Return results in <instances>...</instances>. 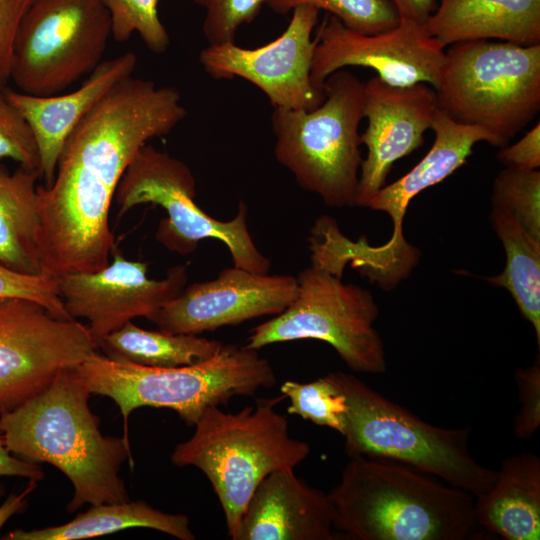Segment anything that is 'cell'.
I'll use <instances>...</instances> for the list:
<instances>
[{
	"label": "cell",
	"instance_id": "13",
	"mask_svg": "<svg viewBox=\"0 0 540 540\" xmlns=\"http://www.w3.org/2000/svg\"><path fill=\"white\" fill-rule=\"evenodd\" d=\"M430 129L435 140L428 153L404 176L382 187L367 205L390 216L393 223L390 239L375 247L361 237L350 246L354 268L385 290L395 288L407 278L420 258V251L403 234V220L411 200L461 167L476 143L492 144V137L483 128L455 122L438 107Z\"/></svg>",
	"mask_w": 540,
	"mask_h": 540
},
{
	"label": "cell",
	"instance_id": "2",
	"mask_svg": "<svg viewBox=\"0 0 540 540\" xmlns=\"http://www.w3.org/2000/svg\"><path fill=\"white\" fill-rule=\"evenodd\" d=\"M91 395L74 367L61 371L41 392L0 413L8 451L31 463H49L71 481L73 513L84 504L129 501L120 467L131 459L127 437L104 436L92 413Z\"/></svg>",
	"mask_w": 540,
	"mask_h": 540
},
{
	"label": "cell",
	"instance_id": "14",
	"mask_svg": "<svg viewBox=\"0 0 540 540\" xmlns=\"http://www.w3.org/2000/svg\"><path fill=\"white\" fill-rule=\"evenodd\" d=\"M315 38L310 77L320 90L329 75L348 66L373 69L378 78L392 86L425 83L436 89L440 83L445 48L425 24L400 18L392 29L362 34L328 14Z\"/></svg>",
	"mask_w": 540,
	"mask_h": 540
},
{
	"label": "cell",
	"instance_id": "28",
	"mask_svg": "<svg viewBox=\"0 0 540 540\" xmlns=\"http://www.w3.org/2000/svg\"><path fill=\"white\" fill-rule=\"evenodd\" d=\"M277 14H287L300 5H311L337 17L347 28L376 34L398 25L400 16L387 0H263Z\"/></svg>",
	"mask_w": 540,
	"mask_h": 540
},
{
	"label": "cell",
	"instance_id": "10",
	"mask_svg": "<svg viewBox=\"0 0 540 540\" xmlns=\"http://www.w3.org/2000/svg\"><path fill=\"white\" fill-rule=\"evenodd\" d=\"M296 280L294 300L282 313L252 328L244 346L258 350L316 339L331 345L356 372H386L384 344L373 326L379 308L371 292L312 264Z\"/></svg>",
	"mask_w": 540,
	"mask_h": 540
},
{
	"label": "cell",
	"instance_id": "22",
	"mask_svg": "<svg viewBox=\"0 0 540 540\" xmlns=\"http://www.w3.org/2000/svg\"><path fill=\"white\" fill-rule=\"evenodd\" d=\"M481 529L505 540L540 539V459L520 453L504 459L493 486L475 498Z\"/></svg>",
	"mask_w": 540,
	"mask_h": 540
},
{
	"label": "cell",
	"instance_id": "23",
	"mask_svg": "<svg viewBox=\"0 0 540 540\" xmlns=\"http://www.w3.org/2000/svg\"><path fill=\"white\" fill-rule=\"evenodd\" d=\"M38 178L21 166L13 173L0 166V264L32 276L43 275Z\"/></svg>",
	"mask_w": 540,
	"mask_h": 540
},
{
	"label": "cell",
	"instance_id": "6",
	"mask_svg": "<svg viewBox=\"0 0 540 540\" xmlns=\"http://www.w3.org/2000/svg\"><path fill=\"white\" fill-rule=\"evenodd\" d=\"M346 397L344 434L349 457L409 466L477 498L494 484L498 470L477 462L468 450L471 427L433 426L345 372L327 374Z\"/></svg>",
	"mask_w": 540,
	"mask_h": 540
},
{
	"label": "cell",
	"instance_id": "39",
	"mask_svg": "<svg viewBox=\"0 0 540 540\" xmlns=\"http://www.w3.org/2000/svg\"><path fill=\"white\" fill-rule=\"evenodd\" d=\"M36 481L30 480L26 488L18 493L11 494L0 507V529L14 514L20 513L26 507L27 496L36 488Z\"/></svg>",
	"mask_w": 540,
	"mask_h": 540
},
{
	"label": "cell",
	"instance_id": "26",
	"mask_svg": "<svg viewBox=\"0 0 540 540\" xmlns=\"http://www.w3.org/2000/svg\"><path fill=\"white\" fill-rule=\"evenodd\" d=\"M222 346L218 340L194 334L145 330L128 321L106 335L99 342L98 349L110 358L148 367L174 368L206 361Z\"/></svg>",
	"mask_w": 540,
	"mask_h": 540
},
{
	"label": "cell",
	"instance_id": "27",
	"mask_svg": "<svg viewBox=\"0 0 540 540\" xmlns=\"http://www.w3.org/2000/svg\"><path fill=\"white\" fill-rule=\"evenodd\" d=\"M280 390L290 399L288 414L300 416L316 425L344 434L346 397L328 375L308 383L287 380L283 382Z\"/></svg>",
	"mask_w": 540,
	"mask_h": 540
},
{
	"label": "cell",
	"instance_id": "29",
	"mask_svg": "<svg viewBox=\"0 0 540 540\" xmlns=\"http://www.w3.org/2000/svg\"><path fill=\"white\" fill-rule=\"evenodd\" d=\"M493 208L510 213L540 240V171L506 167L493 183Z\"/></svg>",
	"mask_w": 540,
	"mask_h": 540
},
{
	"label": "cell",
	"instance_id": "21",
	"mask_svg": "<svg viewBox=\"0 0 540 540\" xmlns=\"http://www.w3.org/2000/svg\"><path fill=\"white\" fill-rule=\"evenodd\" d=\"M445 48L472 40L540 44V0H437L426 22Z\"/></svg>",
	"mask_w": 540,
	"mask_h": 540
},
{
	"label": "cell",
	"instance_id": "20",
	"mask_svg": "<svg viewBox=\"0 0 540 540\" xmlns=\"http://www.w3.org/2000/svg\"><path fill=\"white\" fill-rule=\"evenodd\" d=\"M137 64L128 51L103 60L75 91L53 96H33L6 88L8 100L22 113L36 138L44 186L51 185L58 157L75 126L117 83L132 76Z\"/></svg>",
	"mask_w": 540,
	"mask_h": 540
},
{
	"label": "cell",
	"instance_id": "5",
	"mask_svg": "<svg viewBox=\"0 0 540 540\" xmlns=\"http://www.w3.org/2000/svg\"><path fill=\"white\" fill-rule=\"evenodd\" d=\"M91 394L111 398L125 422L140 407L172 409L189 426L205 410L235 396H250L276 382L257 350L223 344L210 359L174 368L148 367L96 351L74 367Z\"/></svg>",
	"mask_w": 540,
	"mask_h": 540
},
{
	"label": "cell",
	"instance_id": "24",
	"mask_svg": "<svg viewBox=\"0 0 540 540\" xmlns=\"http://www.w3.org/2000/svg\"><path fill=\"white\" fill-rule=\"evenodd\" d=\"M129 528H150L180 540L196 536L184 514H170L155 509L144 501H126L91 505L68 523L34 530L16 529L4 540H78L115 533Z\"/></svg>",
	"mask_w": 540,
	"mask_h": 540
},
{
	"label": "cell",
	"instance_id": "16",
	"mask_svg": "<svg viewBox=\"0 0 540 540\" xmlns=\"http://www.w3.org/2000/svg\"><path fill=\"white\" fill-rule=\"evenodd\" d=\"M112 261L94 272L57 278L58 292L72 319L84 318L97 345L109 333L137 317L146 319L176 297L187 282V266L175 265L163 279L147 276L148 263L128 260L115 246Z\"/></svg>",
	"mask_w": 540,
	"mask_h": 540
},
{
	"label": "cell",
	"instance_id": "11",
	"mask_svg": "<svg viewBox=\"0 0 540 540\" xmlns=\"http://www.w3.org/2000/svg\"><path fill=\"white\" fill-rule=\"evenodd\" d=\"M110 36L102 0H32L15 37L10 80L28 95L60 94L103 61Z\"/></svg>",
	"mask_w": 540,
	"mask_h": 540
},
{
	"label": "cell",
	"instance_id": "1",
	"mask_svg": "<svg viewBox=\"0 0 540 540\" xmlns=\"http://www.w3.org/2000/svg\"><path fill=\"white\" fill-rule=\"evenodd\" d=\"M187 116L179 91L129 76L110 89L66 138L54 179L38 186L42 274L58 278L109 264L115 237L109 211L142 146Z\"/></svg>",
	"mask_w": 540,
	"mask_h": 540
},
{
	"label": "cell",
	"instance_id": "17",
	"mask_svg": "<svg viewBox=\"0 0 540 540\" xmlns=\"http://www.w3.org/2000/svg\"><path fill=\"white\" fill-rule=\"evenodd\" d=\"M296 277L255 273L233 266L209 281L193 283L147 320L159 330L198 335L282 313L294 300Z\"/></svg>",
	"mask_w": 540,
	"mask_h": 540
},
{
	"label": "cell",
	"instance_id": "37",
	"mask_svg": "<svg viewBox=\"0 0 540 540\" xmlns=\"http://www.w3.org/2000/svg\"><path fill=\"white\" fill-rule=\"evenodd\" d=\"M2 476H18L40 481L44 478V472L38 464L24 461L11 454L0 433V477Z\"/></svg>",
	"mask_w": 540,
	"mask_h": 540
},
{
	"label": "cell",
	"instance_id": "4",
	"mask_svg": "<svg viewBox=\"0 0 540 540\" xmlns=\"http://www.w3.org/2000/svg\"><path fill=\"white\" fill-rule=\"evenodd\" d=\"M277 401L237 413L209 407L194 425L193 435L171 454L174 465L194 466L208 478L233 540L260 482L273 471L294 469L311 451L307 442L290 436L287 418L273 408Z\"/></svg>",
	"mask_w": 540,
	"mask_h": 540
},
{
	"label": "cell",
	"instance_id": "31",
	"mask_svg": "<svg viewBox=\"0 0 540 540\" xmlns=\"http://www.w3.org/2000/svg\"><path fill=\"white\" fill-rule=\"evenodd\" d=\"M12 159L41 178L39 148L33 130L0 86V160Z\"/></svg>",
	"mask_w": 540,
	"mask_h": 540
},
{
	"label": "cell",
	"instance_id": "12",
	"mask_svg": "<svg viewBox=\"0 0 540 540\" xmlns=\"http://www.w3.org/2000/svg\"><path fill=\"white\" fill-rule=\"evenodd\" d=\"M87 325L26 298H0V413L45 389L98 351Z\"/></svg>",
	"mask_w": 540,
	"mask_h": 540
},
{
	"label": "cell",
	"instance_id": "7",
	"mask_svg": "<svg viewBox=\"0 0 540 540\" xmlns=\"http://www.w3.org/2000/svg\"><path fill=\"white\" fill-rule=\"evenodd\" d=\"M323 91L324 101L315 109L274 108V155L301 188L327 206L354 207L362 162L358 129L364 83L340 69L328 76Z\"/></svg>",
	"mask_w": 540,
	"mask_h": 540
},
{
	"label": "cell",
	"instance_id": "9",
	"mask_svg": "<svg viewBox=\"0 0 540 540\" xmlns=\"http://www.w3.org/2000/svg\"><path fill=\"white\" fill-rule=\"evenodd\" d=\"M196 179L182 160L145 144L125 170L115 193L118 217L142 204L162 207L167 216L157 227L155 238L179 255L194 252L200 241L217 239L229 250L233 266L266 274L271 261L256 247L247 224V206L240 201L229 221L205 213L194 201Z\"/></svg>",
	"mask_w": 540,
	"mask_h": 540
},
{
	"label": "cell",
	"instance_id": "15",
	"mask_svg": "<svg viewBox=\"0 0 540 540\" xmlns=\"http://www.w3.org/2000/svg\"><path fill=\"white\" fill-rule=\"evenodd\" d=\"M283 33L254 48L235 43L208 45L199 53L203 70L214 79L243 78L257 86L274 108L312 110L325 98L311 81L310 71L319 9L300 5Z\"/></svg>",
	"mask_w": 540,
	"mask_h": 540
},
{
	"label": "cell",
	"instance_id": "25",
	"mask_svg": "<svg viewBox=\"0 0 540 540\" xmlns=\"http://www.w3.org/2000/svg\"><path fill=\"white\" fill-rule=\"evenodd\" d=\"M492 226L503 244L506 265L487 277L509 291L523 317L531 323L540 347V240L532 237L507 211L492 208Z\"/></svg>",
	"mask_w": 540,
	"mask_h": 540
},
{
	"label": "cell",
	"instance_id": "36",
	"mask_svg": "<svg viewBox=\"0 0 540 540\" xmlns=\"http://www.w3.org/2000/svg\"><path fill=\"white\" fill-rule=\"evenodd\" d=\"M498 160L506 167L535 170L540 167V123L513 145L501 147Z\"/></svg>",
	"mask_w": 540,
	"mask_h": 540
},
{
	"label": "cell",
	"instance_id": "32",
	"mask_svg": "<svg viewBox=\"0 0 540 540\" xmlns=\"http://www.w3.org/2000/svg\"><path fill=\"white\" fill-rule=\"evenodd\" d=\"M205 10L202 32L208 45L235 43L243 24L258 16L263 0H193Z\"/></svg>",
	"mask_w": 540,
	"mask_h": 540
},
{
	"label": "cell",
	"instance_id": "38",
	"mask_svg": "<svg viewBox=\"0 0 540 540\" xmlns=\"http://www.w3.org/2000/svg\"><path fill=\"white\" fill-rule=\"evenodd\" d=\"M397 10L400 18L426 24L437 8V0H387Z\"/></svg>",
	"mask_w": 540,
	"mask_h": 540
},
{
	"label": "cell",
	"instance_id": "18",
	"mask_svg": "<svg viewBox=\"0 0 540 540\" xmlns=\"http://www.w3.org/2000/svg\"><path fill=\"white\" fill-rule=\"evenodd\" d=\"M432 86H392L373 77L364 83L363 118L367 127L360 143L367 148L358 179L356 206L367 207L385 186L393 164L424 143L437 109Z\"/></svg>",
	"mask_w": 540,
	"mask_h": 540
},
{
	"label": "cell",
	"instance_id": "30",
	"mask_svg": "<svg viewBox=\"0 0 540 540\" xmlns=\"http://www.w3.org/2000/svg\"><path fill=\"white\" fill-rule=\"evenodd\" d=\"M111 17L115 41L126 42L137 32L146 47L163 54L170 45L169 34L158 15V0H102Z\"/></svg>",
	"mask_w": 540,
	"mask_h": 540
},
{
	"label": "cell",
	"instance_id": "19",
	"mask_svg": "<svg viewBox=\"0 0 540 540\" xmlns=\"http://www.w3.org/2000/svg\"><path fill=\"white\" fill-rule=\"evenodd\" d=\"M334 529L328 494L282 469L257 486L235 540H333Z\"/></svg>",
	"mask_w": 540,
	"mask_h": 540
},
{
	"label": "cell",
	"instance_id": "8",
	"mask_svg": "<svg viewBox=\"0 0 540 540\" xmlns=\"http://www.w3.org/2000/svg\"><path fill=\"white\" fill-rule=\"evenodd\" d=\"M438 108L504 147L540 110V44L472 40L445 51Z\"/></svg>",
	"mask_w": 540,
	"mask_h": 540
},
{
	"label": "cell",
	"instance_id": "35",
	"mask_svg": "<svg viewBox=\"0 0 540 540\" xmlns=\"http://www.w3.org/2000/svg\"><path fill=\"white\" fill-rule=\"evenodd\" d=\"M32 0H0V86L10 80L13 46L19 24Z\"/></svg>",
	"mask_w": 540,
	"mask_h": 540
},
{
	"label": "cell",
	"instance_id": "33",
	"mask_svg": "<svg viewBox=\"0 0 540 540\" xmlns=\"http://www.w3.org/2000/svg\"><path fill=\"white\" fill-rule=\"evenodd\" d=\"M20 297L33 300L60 319H72L58 292L57 279L15 272L0 264V298Z\"/></svg>",
	"mask_w": 540,
	"mask_h": 540
},
{
	"label": "cell",
	"instance_id": "3",
	"mask_svg": "<svg viewBox=\"0 0 540 540\" xmlns=\"http://www.w3.org/2000/svg\"><path fill=\"white\" fill-rule=\"evenodd\" d=\"M334 528L355 540H466L481 535L475 498L409 466L350 457L328 494Z\"/></svg>",
	"mask_w": 540,
	"mask_h": 540
},
{
	"label": "cell",
	"instance_id": "34",
	"mask_svg": "<svg viewBox=\"0 0 540 540\" xmlns=\"http://www.w3.org/2000/svg\"><path fill=\"white\" fill-rule=\"evenodd\" d=\"M520 409L514 419V434L521 440H530L540 426V359L533 365L515 372Z\"/></svg>",
	"mask_w": 540,
	"mask_h": 540
}]
</instances>
